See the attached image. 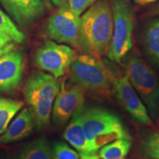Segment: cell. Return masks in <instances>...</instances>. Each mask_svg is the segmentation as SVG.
<instances>
[{
  "label": "cell",
  "mask_w": 159,
  "mask_h": 159,
  "mask_svg": "<svg viewBox=\"0 0 159 159\" xmlns=\"http://www.w3.org/2000/svg\"><path fill=\"white\" fill-rule=\"evenodd\" d=\"M114 29L111 7L107 1L91 5L80 18V47L88 55L100 58L108 52Z\"/></svg>",
  "instance_id": "1"
},
{
  "label": "cell",
  "mask_w": 159,
  "mask_h": 159,
  "mask_svg": "<svg viewBox=\"0 0 159 159\" xmlns=\"http://www.w3.org/2000/svg\"><path fill=\"white\" fill-rule=\"evenodd\" d=\"M80 122L92 154L116 139L132 138L121 119L105 108L83 106Z\"/></svg>",
  "instance_id": "2"
},
{
  "label": "cell",
  "mask_w": 159,
  "mask_h": 159,
  "mask_svg": "<svg viewBox=\"0 0 159 159\" xmlns=\"http://www.w3.org/2000/svg\"><path fill=\"white\" fill-rule=\"evenodd\" d=\"M60 89L61 85L57 78L42 71H35L26 81L24 97L39 129L49 125L53 104Z\"/></svg>",
  "instance_id": "3"
},
{
  "label": "cell",
  "mask_w": 159,
  "mask_h": 159,
  "mask_svg": "<svg viewBox=\"0 0 159 159\" xmlns=\"http://www.w3.org/2000/svg\"><path fill=\"white\" fill-rule=\"evenodd\" d=\"M125 75L142 99L149 114L156 118L159 114V77L148 63L136 55L125 60Z\"/></svg>",
  "instance_id": "4"
},
{
  "label": "cell",
  "mask_w": 159,
  "mask_h": 159,
  "mask_svg": "<svg viewBox=\"0 0 159 159\" xmlns=\"http://www.w3.org/2000/svg\"><path fill=\"white\" fill-rule=\"evenodd\" d=\"M70 79L83 89L107 93L112 89L114 75L105 63L90 55L77 57L69 66Z\"/></svg>",
  "instance_id": "5"
},
{
  "label": "cell",
  "mask_w": 159,
  "mask_h": 159,
  "mask_svg": "<svg viewBox=\"0 0 159 159\" xmlns=\"http://www.w3.org/2000/svg\"><path fill=\"white\" fill-rule=\"evenodd\" d=\"M111 10L114 29L107 53L111 61L119 63L133 47L134 13L130 0H113Z\"/></svg>",
  "instance_id": "6"
},
{
  "label": "cell",
  "mask_w": 159,
  "mask_h": 159,
  "mask_svg": "<svg viewBox=\"0 0 159 159\" xmlns=\"http://www.w3.org/2000/svg\"><path fill=\"white\" fill-rule=\"evenodd\" d=\"M57 11L49 18L46 33L51 39L71 47L80 46V16L69 7L66 1H63Z\"/></svg>",
  "instance_id": "7"
},
{
  "label": "cell",
  "mask_w": 159,
  "mask_h": 159,
  "mask_svg": "<svg viewBox=\"0 0 159 159\" xmlns=\"http://www.w3.org/2000/svg\"><path fill=\"white\" fill-rule=\"evenodd\" d=\"M76 57V52L69 46L46 41L35 52V62L39 69L57 78L65 74Z\"/></svg>",
  "instance_id": "8"
},
{
  "label": "cell",
  "mask_w": 159,
  "mask_h": 159,
  "mask_svg": "<svg viewBox=\"0 0 159 159\" xmlns=\"http://www.w3.org/2000/svg\"><path fill=\"white\" fill-rule=\"evenodd\" d=\"M112 91L121 105L137 122L149 126L152 125L148 109L126 75L115 78Z\"/></svg>",
  "instance_id": "9"
},
{
  "label": "cell",
  "mask_w": 159,
  "mask_h": 159,
  "mask_svg": "<svg viewBox=\"0 0 159 159\" xmlns=\"http://www.w3.org/2000/svg\"><path fill=\"white\" fill-rule=\"evenodd\" d=\"M85 102V91L82 87L73 85L69 88L61 87L55 99L52 110V117L55 126L61 128Z\"/></svg>",
  "instance_id": "10"
},
{
  "label": "cell",
  "mask_w": 159,
  "mask_h": 159,
  "mask_svg": "<svg viewBox=\"0 0 159 159\" xmlns=\"http://www.w3.org/2000/svg\"><path fill=\"white\" fill-rule=\"evenodd\" d=\"M25 71L22 52L13 49L0 56V92L10 93L18 88Z\"/></svg>",
  "instance_id": "11"
},
{
  "label": "cell",
  "mask_w": 159,
  "mask_h": 159,
  "mask_svg": "<svg viewBox=\"0 0 159 159\" xmlns=\"http://www.w3.org/2000/svg\"><path fill=\"white\" fill-rule=\"evenodd\" d=\"M0 2L20 25L33 23L44 12L41 0H0Z\"/></svg>",
  "instance_id": "12"
},
{
  "label": "cell",
  "mask_w": 159,
  "mask_h": 159,
  "mask_svg": "<svg viewBox=\"0 0 159 159\" xmlns=\"http://www.w3.org/2000/svg\"><path fill=\"white\" fill-rule=\"evenodd\" d=\"M34 125V117L30 110L23 108L0 136V142L8 144L21 140L30 134Z\"/></svg>",
  "instance_id": "13"
},
{
  "label": "cell",
  "mask_w": 159,
  "mask_h": 159,
  "mask_svg": "<svg viewBox=\"0 0 159 159\" xmlns=\"http://www.w3.org/2000/svg\"><path fill=\"white\" fill-rule=\"evenodd\" d=\"M82 108V107H81ZM77 110L63 133V138L80 155L92 154L80 122V110Z\"/></svg>",
  "instance_id": "14"
},
{
  "label": "cell",
  "mask_w": 159,
  "mask_h": 159,
  "mask_svg": "<svg viewBox=\"0 0 159 159\" xmlns=\"http://www.w3.org/2000/svg\"><path fill=\"white\" fill-rule=\"evenodd\" d=\"M130 139H118L108 143L99 150L102 159H125L132 148Z\"/></svg>",
  "instance_id": "15"
},
{
  "label": "cell",
  "mask_w": 159,
  "mask_h": 159,
  "mask_svg": "<svg viewBox=\"0 0 159 159\" xmlns=\"http://www.w3.org/2000/svg\"><path fill=\"white\" fill-rule=\"evenodd\" d=\"M144 43L147 53L159 66V19L149 24L144 33Z\"/></svg>",
  "instance_id": "16"
},
{
  "label": "cell",
  "mask_w": 159,
  "mask_h": 159,
  "mask_svg": "<svg viewBox=\"0 0 159 159\" xmlns=\"http://www.w3.org/2000/svg\"><path fill=\"white\" fill-rule=\"evenodd\" d=\"M23 105L24 102L20 100L0 97V136L5 132L12 119Z\"/></svg>",
  "instance_id": "17"
},
{
  "label": "cell",
  "mask_w": 159,
  "mask_h": 159,
  "mask_svg": "<svg viewBox=\"0 0 159 159\" xmlns=\"http://www.w3.org/2000/svg\"><path fill=\"white\" fill-rule=\"evenodd\" d=\"M19 159H53V157L47 140L41 138L26 146Z\"/></svg>",
  "instance_id": "18"
},
{
  "label": "cell",
  "mask_w": 159,
  "mask_h": 159,
  "mask_svg": "<svg viewBox=\"0 0 159 159\" xmlns=\"http://www.w3.org/2000/svg\"><path fill=\"white\" fill-rule=\"evenodd\" d=\"M142 139L141 149L143 153L150 159H159V133L148 130Z\"/></svg>",
  "instance_id": "19"
},
{
  "label": "cell",
  "mask_w": 159,
  "mask_h": 159,
  "mask_svg": "<svg viewBox=\"0 0 159 159\" xmlns=\"http://www.w3.org/2000/svg\"><path fill=\"white\" fill-rule=\"evenodd\" d=\"M0 33L8 35L16 43H23L25 41V35L20 31L13 21L7 15L0 9Z\"/></svg>",
  "instance_id": "20"
},
{
  "label": "cell",
  "mask_w": 159,
  "mask_h": 159,
  "mask_svg": "<svg viewBox=\"0 0 159 159\" xmlns=\"http://www.w3.org/2000/svg\"><path fill=\"white\" fill-rule=\"evenodd\" d=\"M53 159H80V154L66 143L58 142L55 143L52 149Z\"/></svg>",
  "instance_id": "21"
},
{
  "label": "cell",
  "mask_w": 159,
  "mask_h": 159,
  "mask_svg": "<svg viewBox=\"0 0 159 159\" xmlns=\"http://www.w3.org/2000/svg\"><path fill=\"white\" fill-rule=\"evenodd\" d=\"M97 0H68V5L70 9L75 14L80 16L83 12L88 10L94 4Z\"/></svg>",
  "instance_id": "22"
},
{
  "label": "cell",
  "mask_w": 159,
  "mask_h": 159,
  "mask_svg": "<svg viewBox=\"0 0 159 159\" xmlns=\"http://www.w3.org/2000/svg\"><path fill=\"white\" fill-rule=\"evenodd\" d=\"M15 43L8 35L0 33V56L15 49Z\"/></svg>",
  "instance_id": "23"
},
{
  "label": "cell",
  "mask_w": 159,
  "mask_h": 159,
  "mask_svg": "<svg viewBox=\"0 0 159 159\" xmlns=\"http://www.w3.org/2000/svg\"><path fill=\"white\" fill-rule=\"evenodd\" d=\"M80 159H102L99 156H97V153L95 154H85L81 155V157Z\"/></svg>",
  "instance_id": "24"
},
{
  "label": "cell",
  "mask_w": 159,
  "mask_h": 159,
  "mask_svg": "<svg viewBox=\"0 0 159 159\" xmlns=\"http://www.w3.org/2000/svg\"><path fill=\"white\" fill-rule=\"evenodd\" d=\"M157 0H134L135 2L140 5H148V4L155 2Z\"/></svg>",
  "instance_id": "25"
},
{
  "label": "cell",
  "mask_w": 159,
  "mask_h": 159,
  "mask_svg": "<svg viewBox=\"0 0 159 159\" xmlns=\"http://www.w3.org/2000/svg\"><path fill=\"white\" fill-rule=\"evenodd\" d=\"M51 2H52V4L54 5L59 6L61 4V2H63V0H51Z\"/></svg>",
  "instance_id": "26"
},
{
  "label": "cell",
  "mask_w": 159,
  "mask_h": 159,
  "mask_svg": "<svg viewBox=\"0 0 159 159\" xmlns=\"http://www.w3.org/2000/svg\"><path fill=\"white\" fill-rule=\"evenodd\" d=\"M43 1L44 2L47 4V5H48V6L50 5V4H49V0H43Z\"/></svg>",
  "instance_id": "27"
},
{
  "label": "cell",
  "mask_w": 159,
  "mask_h": 159,
  "mask_svg": "<svg viewBox=\"0 0 159 159\" xmlns=\"http://www.w3.org/2000/svg\"><path fill=\"white\" fill-rule=\"evenodd\" d=\"M158 125H159V118H158Z\"/></svg>",
  "instance_id": "28"
},
{
  "label": "cell",
  "mask_w": 159,
  "mask_h": 159,
  "mask_svg": "<svg viewBox=\"0 0 159 159\" xmlns=\"http://www.w3.org/2000/svg\"><path fill=\"white\" fill-rule=\"evenodd\" d=\"M158 6H159V4H158Z\"/></svg>",
  "instance_id": "29"
}]
</instances>
